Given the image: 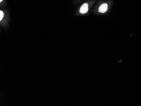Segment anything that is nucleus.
I'll return each instance as SVG.
<instances>
[{"label": "nucleus", "mask_w": 141, "mask_h": 106, "mask_svg": "<svg viewBox=\"0 0 141 106\" xmlns=\"http://www.w3.org/2000/svg\"><path fill=\"white\" fill-rule=\"evenodd\" d=\"M3 0H0V2H1L2 1H3Z\"/></svg>", "instance_id": "nucleus-4"}, {"label": "nucleus", "mask_w": 141, "mask_h": 106, "mask_svg": "<svg viewBox=\"0 0 141 106\" xmlns=\"http://www.w3.org/2000/svg\"><path fill=\"white\" fill-rule=\"evenodd\" d=\"M88 4L87 3H85L82 5L79 9V12L82 14H84L88 11Z\"/></svg>", "instance_id": "nucleus-2"}, {"label": "nucleus", "mask_w": 141, "mask_h": 106, "mask_svg": "<svg viewBox=\"0 0 141 106\" xmlns=\"http://www.w3.org/2000/svg\"><path fill=\"white\" fill-rule=\"evenodd\" d=\"M3 16H4V14H3V11H1V10H0V21L2 20Z\"/></svg>", "instance_id": "nucleus-3"}, {"label": "nucleus", "mask_w": 141, "mask_h": 106, "mask_svg": "<svg viewBox=\"0 0 141 106\" xmlns=\"http://www.w3.org/2000/svg\"><path fill=\"white\" fill-rule=\"evenodd\" d=\"M108 9V5L107 3H103L98 8V12L101 13H104Z\"/></svg>", "instance_id": "nucleus-1"}]
</instances>
